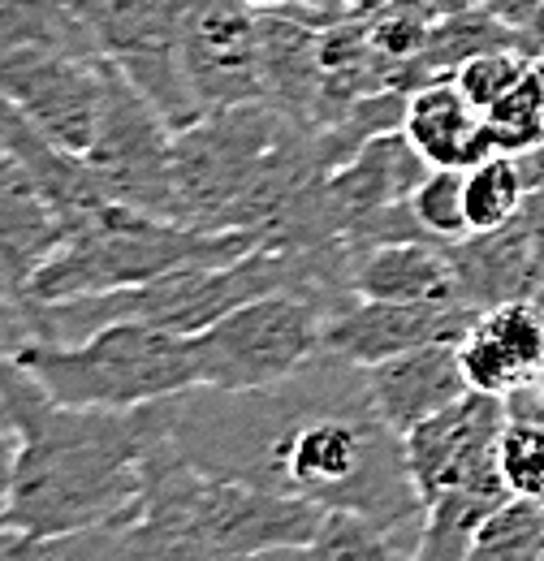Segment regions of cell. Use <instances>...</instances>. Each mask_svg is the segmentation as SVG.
<instances>
[{
	"label": "cell",
	"mask_w": 544,
	"mask_h": 561,
	"mask_svg": "<svg viewBox=\"0 0 544 561\" xmlns=\"http://www.w3.org/2000/svg\"><path fill=\"white\" fill-rule=\"evenodd\" d=\"M173 445L207 476L354 510L407 531L423 518L407 440L381 415L367 367L320 351L264 389H182L165 398Z\"/></svg>",
	"instance_id": "1"
},
{
	"label": "cell",
	"mask_w": 544,
	"mask_h": 561,
	"mask_svg": "<svg viewBox=\"0 0 544 561\" xmlns=\"http://www.w3.org/2000/svg\"><path fill=\"white\" fill-rule=\"evenodd\" d=\"M4 415L22 432L13 501L0 527L26 536V553L95 527H131L143 514V458L165 420V398L109 411L57 402L18 354H0Z\"/></svg>",
	"instance_id": "2"
},
{
	"label": "cell",
	"mask_w": 544,
	"mask_h": 561,
	"mask_svg": "<svg viewBox=\"0 0 544 561\" xmlns=\"http://www.w3.org/2000/svg\"><path fill=\"white\" fill-rule=\"evenodd\" d=\"M165 407V402H160ZM325 510L200 471L169 436V407L143 458V514L117 536L113 558H260L307 553Z\"/></svg>",
	"instance_id": "3"
},
{
	"label": "cell",
	"mask_w": 544,
	"mask_h": 561,
	"mask_svg": "<svg viewBox=\"0 0 544 561\" xmlns=\"http://www.w3.org/2000/svg\"><path fill=\"white\" fill-rule=\"evenodd\" d=\"M256 247H264L256 229H200L126 204H109L69 233L66 247L31 277L22 298L57 302L78 294L126 289L186 264H229Z\"/></svg>",
	"instance_id": "4"
},
{
	"label": "cell",
	"mask_w": 544,
	"mask_h": 561,
	"mask_svg": "<svg viewBox=\"0 0 544 561\" xmlns=\"http://www.w3.org/2000/svg\"><path fill=\"white\" fill-rule=\"evenodd\" d=\"M18 358L66 407L131 411L200 385L191 333L147 320H113L78 342H31Z\"/></svg>",
	"instance_id": "5"
},
{
	"label": "cell",
	"mask_w": 544,
	"mask_h": 561,
	"mask_svg": "<svg viewBox=\"0 0 544 561\" xmlns=\"http://www.w3.org/2000/svg\"><path fill=\"white\" fill-rule=\"evenodd\" d=\"M290 117L269 100L212 108L173 135V191L178 220L200 229H234L260 164L281 142Z\"/></svg>",
	"instance_id": "6"
},
{
	"label": "cell",
	"mask_w": 544,
	"mask_h": 561,
	"mask_svg": "<svg viewBox=\"0 0 544 561\" xmlns=\"http://www.w3.org/2000/svg\"><path fill=\"white\" fill-rule=\"evenodd\" d=\"M191 351L207 389H264L325 351V307L294 289L260 294L191 333Z\"/></svg>",
	"instance_id": "7"
},
{
	"label": "cell",
	"mask_w": 544,
	"mask_h": 561,
	"mask_svg": "<svg viewBox=\"0 0 544 561\" xmlns=\"http://www.w3.org/2000/svg\"><path fill=\"white\" fill-rule=\"evenodd\" d=\"M91 22L100 53L135 82L178 130L204 117L182 66V13L186 0H73Z\"/></svg>",
	"instance_id": "8"
},
{
	"label": "cell",
	"mask_w": 544,
	"mask_h": 561,
	"mask_svg": "<svg viewBox=\"0 0 544 561\" xmlns=\"http://www.w3.org/2000/svg\"><path fill=\"white\" fill-rule=\"evenodd\" d=\"M87 164L113 204L178 220L173 126L117 66L109 73V100Z\"/></svg>",
	"instance_id": "9"
},
{
	"label": "cell",
	"mask_w": 544,
	"mask_h": 561,
	"mask_svg": "<svg viewBox=\"0 0 544 561\" xmlns=\"http://www.w3.org/2000/svg\"><path fill=\"white\" fill-rule=\"evenodd\" d=\"M109 57H78V53H4L0 57V95L13 100L48 139L73 156H87L104 100H109Z\"/></svg>",
	"instance_id": "10"
},
{
	"label": "cell",
	"mask_w": 544,
	"mask_h": 561,
	"mask_svg": "<svg viewBox=\"0 0 544 561\" xmlns=\"http://www.w3.org/2000/svg\"><path fill=\"white\" fill-rule=\"evenodd\" d=\"M182 66L204 113L269 100L260 9L247 0H186Z\"/></svg>",
	"instance_id": "11"
},
{
	"label": "cell",
	"mask_w": 544,
	"mask_h": 561,
	"mask_svg": "<svg viewBox=\"0 0 544 561\" xmlns=\"http://www.w3.org/2000/svg\"><path fill=\"white\" fill-rule=\"evenodd\" d=\"M510 423V407L497 393L467 389L458 402L437 411L432 420L415 423L407 436L410 480L419 496H437L441 489H454L463 480H476L484 471L501 467L497 440Z\"/></svg>",
	"instance_id": "12"
},
{
	"label": "cell",
	"mask_w": 544,
	"mask_h": 561,
	"mask_svg": "<svg viewBox=\"0 0 544 561\" xmlns=\"http://www.w3.org/2000/svg\"><path fill=\"white\" fill-rule=\"evenodd\" d=\"M479 320V307L463 298L445 302H381V298H350L338 316L325 320V351L341 354L359 367L381 358L407 354L432 342H463Z\"/></svg>",
	"instance_id": "13"
},
{
	"label": "cell",
	"mask_w": 544,
	"mask_h": 561,
	"mask_svg": "<svg viewBox=\"0 0 544 561\" xmlns=\"http://www.w3.org/2000/svg\"><path fill=\"white\" fill-rule=\"evenodd\" d=\"M458 358L467 371V385L479 393L510 398L514 389L544 376V307L532 298H510L467 329L458 342Z\"/></svg>",
	"instance_id": "14"
},
{
	"label": "cell",
	"mask_w": 544,
	"mask_h": 561,
	"mask_svg": "<svg viewBox=\"0 0 544 561\" xmlns=\"http://www.w3.org/2000/svg\"><path fill=\"white\" fill-rule=\"evenodd\" d=\"M367 385H372L381 415L403 436L415 423L432 420L437 411H445L472 389L463 358H458V342H432V346H415L407 354L381 358L367 367Z\"/></svg>",
	"instance_id": "15"
},
{
	"label": "cell",
	"mask_w": 544,
	"mask_h": 561,
	"mask_svg": "<svg viewBox=\"0 0 544 561\" xmlns=\"http://www.w3.org/2000/svg\"><path fill=\"white\" fill-rule=\"evenodd\" d=\"M350 289L359 298H381V302H445V298H463L454 260H450V242H437V238L376 242V247L354 251Z\"/></svg>",
	"instance_id": "16"
},
{
	"label": "cell",
	"mask_w": 544,
	"mask_h": 561,
	"mask_svg": "<svg viewBox=\"0 0 544 561\" xmlns=\"http://www.w3.org/2000/svg\"><path fill=\"white\" fill-rule=\"evenodd\" d=\"M69 225L26 169L0 147V268L26 294L31 277L66 247Z\"/></svg>",
	"instance_id": "17"
},
{
	"label": "cell",
	"mask_w": 544,
	"mask_h": 561,
	"mask_svg": "<svg viewBox=\"0 0 544 561\" xmlns=\"http://www.w3.org/2000/svg\"><path fill=\"white\" fill-rule=\"evenodd\" d=\"M428 169L432 164L415 151L407 130H385V135L363 142L338 173H329V191L345 216V238H350L354 220L381 208H394V204H407Z\"/></svg>",
	"instance_id": "18"
},
{
	"label": "cell",
	"mask_w": 544,
	"mask_h": 561,
	"mask_svg": "<svg viewBox=\"0 0 544 561\" xmlns=\"http://www.w3.org/2000/svg\"><path fill=\"white\" fill-rule=\"evenodd\" d=\"M450 260L458 273V294L479 311L510 302V298H532L536 247H532V225L523 211L501 229L467 233L450 242Z\"/></svg>",
	"instance_id": "19"
},
{
	"label": "cell",
	"mask_w": 544,
	"mask_h": 561,
	"mask_svg": "<svg viewBox=\"0 0 544 561\" xmlns=\"http://www.w3.org/2000/svg\"><path fill=\"white\" fill-rule=\"evenodd\" d=\"M407 139L415 142V151L437 169H472L484 160L479 151V135H484V113L458 91L454 78H437L423 82L419 91H410L407 122H403Z\"/></svg>",
	"instance_id": "20"
},
{
	"label": "cell",
	"mask_w": 544,
	"mask_h": 561,
	"mask_svg": "<svg viewBox=\"0 0 544 561\" xmlns=\"http://www.w3.org/2000/svg\"><path fill=\"white\" fill-rule=\"evenodd\" d=\"M26 48L104 57L91 22L73 0H0V57Z\"/></svg>",
	"instance_id": "21"
},
{
	"label": "cell",
	"mask_w": 544,
	"mask_h": 561,
	"mask_svg": "<svg viewBox=\"0 0 544 561\" xmlns=\"http://www.w3.org/2000/svg\"><path fill=\"white\" fill-rule=\"evenodd\" d=\"M536 142H544V61L536 57L532 70L523 73L488 113L479 151L488 156H523Z\"/></svg>",
	"instance_id": "22"
},
{
	"label": "cell",
	"mask_w": 544,
	"mask_h": 561,
	"mask_svg": "<svg viewBox=\"0 0 544 561\" xmlns=\"http://www.w3.org/2000/svg\"><path fill=\"white\" fill-rule=\"evenodd\" d=\"M528 178L519 156H488L467 169V220L472 233H488L510 225L528 204Z\"/></svg>",
	"instance_id": "23"
},
{
	"label": "cell",
	"mask_w": 544,
	"mask_h": 561,
	"mask_svg": "<svg viewBox=\"0 0 544 561\" xmlns=\"http://www.w3.org/2000/svg\"><path fill=\"white\" fill-rule=\"evenodd\" d=\"M410 208H415V220L423 225L428 238H437V242L467 238L472 233V220H467V169H450V164L428 169L423 182L410 195Z\"/></svg>",
	"instance_id": "24"
},
{
	"label": "cell",
	"mask_w": 544,
	"mask_h": 561,
	"mask_svg": "<svg viewBox=\"0 0 544 561\" xmlns=\"http://www.w3.org/2000/svg\"><path fill=\"white\" fill-rule=\"evenodd\" d=\"M311 558H398L407 545L398 540V527H385L354 510H325V523L316 540L307 545Z\"/></svg>",
	"instance_id": "25"
},
{
	"label": "cell",
	"mask_w": 544,
	"mask_h": 561,
	"mask_svg": "<svg viewBox=\"0 0 544 561\" xmlns=\"http://www.w3.org/2000/svg\"><path fill=\"white\" fill-rule=\"evenodd\" d=\"M497 454H501V471H506L510 492L544 505V423L510 415L501 440H497Z\"/></svg>",
	"instance_id": "26"
},
{
	"label": "cell",
	"mask_w": 544,
	"mask_h": 561,
	"mask_svg": "<svg viewBox=\"0 0 544 561\" xmlns=\"http://www.w3.org/2000/svg\"><path fill=\"white\" fill-rule=\"evenodd\" d=\"M532 61H536V53H528V48H492V53L472 57L467 66H458L454 82L479 113H488L523 73L532 70Z\"/></svg>",
	"instance_id": "27"
},
{
	"label": "cell",
	"mask_w": 544,
	"mask_h": 561,
	"mask_svg": "<svg viewBox=\"0 0 544 561\" xmlns=\"http://www.w3.org/2000/svg\"><path fill=\"white\" fill-rule=\"evenodd\" d=\"M31 342H35V329H31V316H26V298L0 294V354H18Z\"/></svg>",
	"instance_id": "28"
},
{
	"label": "cell",
	"mask_w": 544,
	"mask_h": 561,
	"mask_svg": "<svg viewBox=\"0 0 544 561\" xmlns=\"http://www.w3.org/2000/svg\"><path fill=\"white\" fill-rule=\"evenodd\" d=\"M18 462H22V432H18V423L0 415V518H4V510L13 501Z\"/></svg>",
	"instance_id": "29"
},
{
	"label": "cell",
	"mask_w": 544,
	"mask_h": 561,
	"mask_svg": "<svg viewBox=\"0 0 544 561\" xmlns=\"http://www.w3.org/2000/svg\"><path fill=\"white\" fill-rule=\"evenodd\" d=\"M523 216L532 225V247H536V277H532V302L544 307V191H532L528 204H523Z\"/></svg>",
	"instance_id": "30"
},
{
	"label": "cell",
	"mask_w": 544,
	"mask_h": 561,
	"mask_svg": "<svg viewBox=\"0 0 544 561\" xmlns=\"http://www.w3.org/2000/svg\"><path fill=\"white\" fill-rule=\"evenodd\" d=\"M484 9H492L497 18H506V22H514L519 31L528 26V18H532V9L541 4V0H479Z\"/></svg>",
	"instance_id": "31"
},
{
	"label": "cell",
	"mask_w": 544,
	"mask_h": 561,
	"mask_svg": "<svg viewBox=\"0 0 544 561\" xmlns=\"http://www.w3.org/2000/svg\"><path fill=\"white\" fill-rule=\"evenodd\" d=\"M523 35H528V44H532V48H536V57H541V53H544V0L532 9V18H528Z\"/></svg>",
	"instance_id": "32"
},
{
	"label": "cell",
	"mask_w": 544,
	"mask_h": 561,
	"mask_svg": "<svg viewBox=\"0 0 544 561\" xmlns=\"http://www.w3.org/2000/svg\"><path fill=\"white\" fill-rule=\"evenodd\" d=\"M22 553H26V536L0 527V558H22Z\"/></svg>",
	"instance_id": "33"
},
{
	"label": "cell",
	"mask_w": 544,
	"mask_h": 561,
	"mask_svg": "<svg viewBox=\"0 0 544 561\" xmlns=\"http://www.w3.org/2000/svg\"><path fill=\"white\" fill-rule=\"evenodd\" d=\"M479 0H432L437 13H463V9H476Z\"/></svg>",
	"instance_id": "34"
},
{
	"label": "cell",
	"mask_w": 544,
	"mask_h": 561,
	"mask_svg": "<svg viewBox=\"0 0 544 561\" xmlns=\"http://www.w3.org/2000/svg\"><path fill=\"white\" fill-rule=\"evenodd\" d=\"M247 4H256L260 13H285V4H290V0H247Z\"/></svg>",
	"instance_id": "35"
},
{
	"label": "cell",
	"mask_w": 544,
	"mask_h": 561,
	"mask_svg": "<svg viewBox=\"0 0 544 561\" xmlns=\"http://www.w3.org/2000/svg\"><path fill=\"white\" fill-rule=\"evenodd\" d=\"M0 294H9V298H22V294H18V285L9 280V273H4V268H0Z\"/></svg>",
	"instance_id": "36"
},
{
	"label": "cell",
	"mask_w": 544,
	"mask_h": 561,
	"mask_svg": "<svg viewBox=\"0 0 544 561\" xmlns=\"http://www.w3.org/2000/svg\"><path fill=\"white\" fill-rule=\"evenodd\" d=\"M0 415H4V393H0ZM4 420H9V415H4Z\"/></svg>",
	"instance_id": "37"
}]
</instances>
